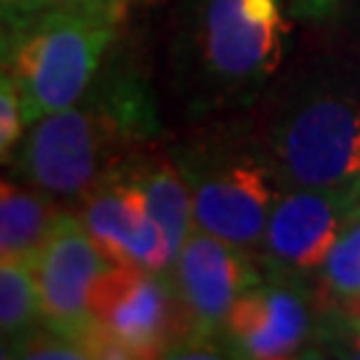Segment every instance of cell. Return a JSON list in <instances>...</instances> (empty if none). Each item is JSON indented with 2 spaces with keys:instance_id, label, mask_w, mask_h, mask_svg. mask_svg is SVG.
<instances>
[{
  "instance_id": "1",
  "label": "cell",
  "mask_w": 360,
  "mask_h": 360,
  "mask_svg": "<svg viewBox=\"0 0 360 360\" xmlns=\"http://www.w3.org/2000/svg\"><path fill=\"white\" fill-rule=\"evenodd\" d=\"M67 110L30 123L16 153V174L46 198H83L126 171V150L142 139L144 112L131 94L83 96Z\"/></svg>"
},
{
  "instance_id": "2",
  "label": "cell",
  "mask_w": 360,
  "mask_h": 360,
  "mask_svg": "<svg viewBox=\"0 0 360 360\" xmlns=\"http://www.w3.org/2000/svg\"><path fill=\"white\" fill-rule=\"evenodd\" d=\"M115 0L40 8L11 25L8 75L19 91L27 126L86 96L104 51L115 38Z\"/></svg>"
},
{
  "instance_id": "3",
  "label": "cell",
  "mask_w": 360,
  "mask_h": 360,
  "mask_svg": "<svg viewBox=\"0 0 360 360\" xmlns=\"http://www.w3.org/2000/svg\"><path fill=\"white\" fill-rule=\"evenodd\" d=\"M89 358L190 355L193 328L168 272L110 264L91 288Z\"/></svg>"
},
{
  "instance_id": "4",
  "label": "cell",
  "mask_w": 360,
  "mask_h": 360,
  "mask_svg": "<svg viewBox=\"0 0 360 360\" xmlns=\"http://www.w3.org/2000/svg\"><path fill=\"white\" fill-rule=\"evenodd\" d=\"M283 187L360 193V99L323 94L283 117L272 139Z\"/></svg>"
},
{
  "instance_id": "5",
  "label": "cell",
  "mask_w": 360,
  "mask_h": 360,
  "mask_svg": "<svg viewBox=\"0 0 360 360\" xmlns=\"http://www.w3.org/2000/svg\"><path fill=\"white\" fill-rule=\"evenodd\" d=\"M193 193L195 227L240 248H259L283 181L272 160L245 153H195L176 160Z\"/></svg>"
},
{
  "instance_id": "6",
  "label": "cell",
  "mask_w": 360,
  "mask_h": 360,
  "mask_svg": "<svg viewBox=\"0 0 360 360\" xmlns=\"http://www.w3.org/2000/svg\"><path fill=\"white\" fill-rule=\"evenodd\" d=\"M288 22L281 0H203L198 16V65L221 89L262 83L281 67Z\"/></svg>"
},
{
  "instance_id": "7",
  "label": "cell",
  "mask_w": 360,
  "mask_h": 360,
  "mask_svg": "<svg viewBox=\"0 0 360 360\" xmlns=\"http://www.w3.org/2000/svg\"><path fill=\"white\" fill-rule=\"evenodd\" d=\"M168 275L193 328V349L214 347L232 304L262 281L248 248L232 245L198 227L176 251Z\"/></svg>"
},
{
  "instance_id": "8",
  "label": "cell",
  "mask_w": 360,
  "mask_h": 360,
  "mask_svg": "<svg viewBox=\"0 0 360 360\" xmlns=\"http://www.w3.org/2000/svg\"><path fill=\"white\" fill-rule=\"evenodd\" d=\"M107 267L110 259L96 248L80 217L59 211L46 243L38 251V257L32 259L40 299V323L49 331L83 347L89 331L91 288Z\"/></svg>"
},
{
  "instance_id": "9",
  "label": "cell",
  "mask_w": 360,
  "mask_h": 360,
  "mask_svg": "<svg viewBox=\"0 0 360 360\" xmlns=\"http://www.w3.org/2000/svg\"><path fill=\"white\" fill-rule=\"evenodd\" d=\"M360 208V193L285 187L262 238L272 275L299 278L323 267L331 245Z\"/></svg>"
},
{
  "instance_id": "10",
  "label": "cell",
  "mask_w": 360,
  "mask_h": 360,
  "mask_svg": "<svg viewBox=\"0 0 360 360\" xmlns=\"http://www.w3.org/2000/svg\"><path fill=\"white\" fill-rule=\"evenodd\" d=\"M312 334L307 294L294 278L272 275L251 285L221 326V342L230 355L251 360H281L299 355Z\"/></svg>"
},
{
  "instance_id": "11",
  "label": "cell",
  "mask_w": 360,
  "mask_h": 360,
  "mask_svg": "<svg viewBox=\"0 0 360 360\" xmlns=\"http://www.w3.org/2000/svg\"><path fill=\"white\" fill-rule=\"evenodd\" d=\"M80 221L110 264L168 272L174 248L153 219L142 190L126 174L112 176L80 198Z\"/></svg>"
},
{
  "instance_id": "12",
  "label": "cell",
  "mask_w": 360,
  "mask_h": 360,
  "mask_svg": "<svg viewBox=\"0 0 360 360\" xmlns=\"http://www.w3.org/2000/svg\"><path fill=\"white\" fill-rule=\"evenodd\" d=\"M123 174L136 181V187L142 190L150 214L160 224L176 257L187 235L195 230L193 193H190V184L184 179L179 163L160 158L150 163H134Z\"/></svg>"
},
{
  "instance_id": "13",
  "label": "cell",
  "mask_w": 360,
  "mask_h": 360,
  "mask_svg": "<svg viewBox=\"0 0 360 360\" xmlns=\"http://www.w3.org/2000/svg\"><path fill=\"white\" fill-rule=\"evenodd\" d=\"M56 208L46 195L25 190L0 176V262H27L38 257L53 221Z\"/></svg>"
},
{
  "instance_id": "14",
  "label": "cell",
  "mask_w": 360,
  "mask_h": 360,
  "mask_svg": "<svg viewBox=\"0 0 360 360\" xmlns=\"http://www.w3.org/2000/svg\"><path fill=\"white\" fill-rule=\"evenodd\" d=\"M40 323V299L32 264L0 262V334L11 336L13 347Z\"/></svg>"
},
{
  "instance_id": "15",
  "label": "cell",
  "mask_w": 360,
  "mask_h": 360,
  "mask_svg": "<svg viewBox=\"0 0 360 360\" xmlns=\"http://www.w3.org/2000/svg\"><path fill=\"white\" fill-rule=\"evenodd\" d=\"M321 272L323 283L334 299H345L360 291V208L339 232Z\"/></svg>"
},
{
  "instance_id": "16",
  "label": "cell",
  "mask_w": 360,
  "mask_h": 360,
  "mask_svg": "<svg viewBox=\"0 0 360 360\" xmlns=\"http://www.w3.org/2000/svg\"><path fill=\"white\" fill-rule=\"evenodd\" d=\"M25 112L19 102V91L13 86L11 75L0 72V160H6L13 144L22 139L25 131Z\"/></svg>"
},
{
  "instance_id": "17",
  "label": "cell",
  "mask_w": 360,
  "mask_h": 360,
  "mask_svg": "<svg viewBox=\"0 0 360 360\" xmlns=\"http://www.w3.org/2000/svg\"><path fill=\"white\" fill-rule=\"evenodd\" d=\"M51 0H0V22L3 25H16L27 16L46 8Z\"/></svg>"
},
{
  "instance_id": "18",
  "label": "cell",
  "mask_w": 360,
  "mask_h": 360,
  "mask_svg": "<svg viewBox=\"0 0 360 360\" xmlns=\"http://www.w3.org/2000/svg\"><path fill=\"white\" fill-rule=\"evenodd\" d=\"M345 0H291L294 11L304 19H326L342 6Z\"/></svg>"
},
{
  "instance_id": "19",
  "label": "cell",
  "mask_w": 360,
  "mask_h": 360,
  "mask_svg": "<svg viewBox=\"0 0 360 360\" xmlns=\"http://www.w3.org/2000/svg\"><path fill=\"white\" fill-rule=\"evenodd\" d=\"M336 302H339V312H342L345 323L355 334H360V291L352 296H345V299H336Z\"/></svg>"
},
{
  "instance_id": "20",
  "label": "cell",
  "mask_w": 360,
  "mask_h": 360,
  "mask_svg": "<svg viewBox=\"0 0 360 360\" xmlns=\"http://www.w3.org/2000/svg\"><path fill=\"white\" fill-rule=\"evenodd\" d=\"M16 358V347H13V339L6 334H0V360Z\"/></svg>"
},
{
  "instance_id": "21",
  "label": "cell",
  "mask_w": 360,
  "mask_h": 360,
  "mask_svg": "<svg viewBox=\"0 0 360 360\" xmlns=\"http://www.w3.org/2000/svg\"><path fill=\"white\" fill-rule=\"evenodd\" d=\"M349 358H360V334H355L349 339Z\"/></svg>"
}]
</instances>
